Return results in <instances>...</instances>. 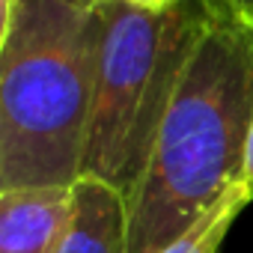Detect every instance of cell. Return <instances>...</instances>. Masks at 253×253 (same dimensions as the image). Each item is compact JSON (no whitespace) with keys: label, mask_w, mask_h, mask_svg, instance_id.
<instances>
[{"label":"cell","mask_w":253,"mask_h":253,"mask_svg":"<svg viewBox=\"0 0 253 253\" xmlns=\"http://www.w3.org/2000/svg\"><path fill=\"white\" fill-rule=\"evenodd\" d=\"M250 119L253 21L211 3L128 200V253H161L241 182Z\"/></svg>","instance_id":"obj_1"},{"label":"cell","mask_w":253,"mask_h":253,"mask_svg":"<svg viewBox=\"0 0 253 253\" xmlns=\"http://www.w3.org/2000/svg\"><path fill=\"white\" fill-rule=\"evenodd\" d=\"M101 48V0H3L0 191L81 179Z\"/></svg>","instance_id":"obj_2"},{"label":"cell","mask_w":253,"mask_h":253,"mask_svg":"<svg viewBox=\"0 0 253 253\" xmlns=\"http://www.w3.org/2000/svg\"><path fill=\"white\" fill-rule=\"evenodd\" d=\"M209 15L211 0H182L161 12L101 0L98 75L81 176L107 182L125 200L134 197Z\"/></svg>","instance_id":"obj_3"},{"label":"cell","mask_w":253,"mask_h":253,"mask_svg":"<svg viewBox=\"0 0 253 253\" xmlns=\"http://www.w3.org/2000/svg\"><path fill=\"white\" fill-rule=\"evenodd\" d=\"M75 211L72 188L0 191V253H54Z\"/></svg>","instance_id":"obj_4"},{"label":"cell","mask_w":253,"mask_h":253,"mask_svg":"<svg viewBox=\"0 0 253 253\" xmlns=\"http://www.w3.org/2000/svg\"><path fill=\"white\" fill-rule=\"evenodd\" d=\"M75 211L54 253H128V200L101 179L72 185Z\"/></svg>","instance_id":"obj_5"},{"label":"cell","mask_w":253,"mask_h":253,"mask_svg":"<svg viewBox=\"0 0 253 253\" xmlns=\"http://www.w3.org/2000/svg\"><path fill=\"white\" fill-rule=\"evenodd\" d=\"M253 200V194L244 188V182H235L220 200L217 206L203 214L182 238H176L170 247H164L161 253H217V247L223 244L232 220L241 214V209Z\"/></svg>","instance_id":"obj_6"},{"label":"cell","mask_w":253,"mask_h":253,"mask_svg":"<svg viewBox=\"0 0 253 253\" xmlns=\"http://www.w3.org/2000/svg\"><path fill=\"white\" fill-rule=\"evenodd\" d=\"M241 182L253 194V119H250V134H247V149H244V173H241Z\"/></svg>","instance_id":"obj_7"},{"label":"cell","mask_w":253,"mask_h":253,"mask_svg":"<svg viewBox=\"0 0 253 253\" xmlns=\"http://www.w3.org/2000/svg\"><path fill=\"white\" fill-rule=\"evenodd\" d=\"M116 3H128V6H137V9H152V12H161V9H170L182 0H116Z\"/></svg>","instance_id":"obj_8"},{"label":"cell","mask_w":253,"mask_h":253,"mask_svg":"<svg viewBox=\"0 0 253 253\" xmlns=\"http://www.w3.org/2000/svg\"><path fill=\"white\" fill-rule=\"evenodd\" d=\"M211 3L226 6V9H232V12H238V15L253 21V0H211Z\"/></svg>","instance_id":"obj_9"}]
</instances>
